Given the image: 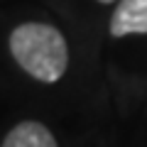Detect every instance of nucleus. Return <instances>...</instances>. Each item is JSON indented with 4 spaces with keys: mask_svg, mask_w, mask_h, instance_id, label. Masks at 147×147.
<instances>
[{
    "mask_svg": "<svg viewBox=\"0 0 147 147\" xmlns=\"http://www.w3.org/2000/svg\"><path fill=\"white\" fill-rule=\"evenodd\" d=\"M110 34H147V0H120L110 17Z\"/></svg>",
    "mask_w": 147,
    "mask_h": 147,
    "instance_id": "2",
    "label": "nucleus"
},
{
    "mask_svg": "<svg viewBox=\"0 0 147 147\" xmlns=\"http://www.w3.org/2000/svg\"><path fill=\"white\" fill-rule=\"evenodd\" d=\"M0 147H57V140L47 125L37 120H25L7 132Z\"/></svg>",
    "mask_w": 147,
    "mask_h": 147,
    "instance_id": "3",
    "label": "nucleus"
},
{
    "mask_svg": "<svg viewBox=\"0 0 147 147\" xmlns=\"http://www.w3.org/2000/svg\"><path fill=\"white\" fill-rule=\"evenodd\" d=\"M98 3H105V5H108V3H115V0H98Z\"/></svg>",
    "mask_w": 147,
    "mask_h": 147,
    "instance_id": "4",
    "label": "nucleus"
},
{
    "mask_svg": "<svg viewBox=\"0 0 147 147\" xmlns=\"http://www.w3.org/2000/svg\"><path fill=\"white\" fill-rule=\"evenodd\" d=\"M10 52L15 61L42 84H57L69 66V49L64 34L44 22H25L10 34Z\"/></svg>",
    "mask_w": 147,
    "mask_h": 147,
    "instance_id": "1",
    "label": "nucleus"
}]
</instances>
